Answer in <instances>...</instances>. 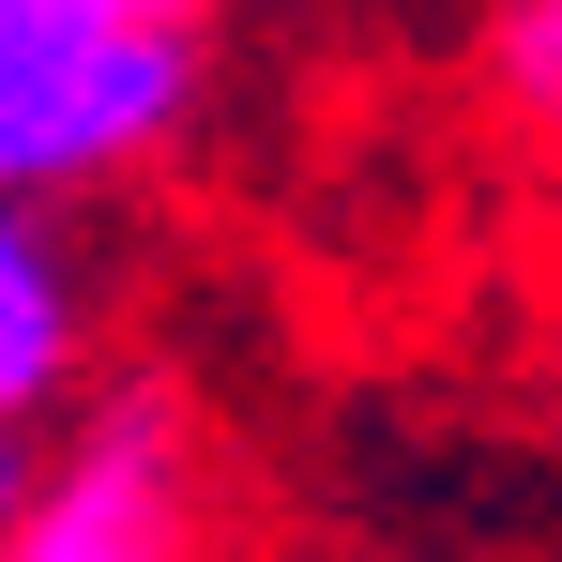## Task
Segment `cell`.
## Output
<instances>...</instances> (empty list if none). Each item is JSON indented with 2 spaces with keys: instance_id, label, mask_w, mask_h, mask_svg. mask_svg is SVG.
I'll return each instance as SVG.
<instances>
[{
  "instance_id": "1",
  "label": "cell",
  "mask_w": 562,
  "mask_h": 562,
  "mask_svg": "<svg viewBox=\"0 0 562 562\" xmlns=\"http://www.w3.org/2000/svg\"><path fill=\"white\" fill-rule=\"evenodd\" d=\"M198 61L183 15H106V0H0V183L61 198L137 168L183 122Z\"/></svg>"
},
{
  "instance_id": "2",
  "label": "cell",
  "mask_w": 562,
  "mask_h": 562,
  "mask_svg": "<svg viewBox=\"0 0 562 562\" xmlns=\"http://www.w3.org/2000/svg\"><path fill=\"white\" fill-rule=\"evenodd\" d=\"M198 441L183 411L137 380V395H92V426L61 441L46 471H15V517H0V548L15 562H153L198 532Z\"/></svg>"
},
{
  "instance_id": "3",
  "label": "cell",
  "mask_w": 562,
  "mask_h": 562,
  "mask_svg": "<svg viewBox=\"0 0 562 562\" xmlns=\"http://www.w3.org/2000/svg\"><path fill=\"white\" fill-rule=\"evenodd\" d=\"M61 380H77V289H61V244L15 213L0 228V426H31Z\"/></svg>"
},
{
  "instance_id": "4",
  "label": "cell",
  "mask_w": 562,
  "mask_h": 562,
  "mask_svg": "<svg viewBox=\"0 0 562 562\" xmlns=\"http://www.w3.org/2000/svg\"><path fill=\"white\" fill-rule=\"evenodd\" d=\"M502 77L532 122H562V0H502Z\"/></svg>"
},
{
  "instance_id": "5",
  "label": "cell",
  "mask_w": 562,
  "mask_h": 562,
  "mask_svg": "<svg viewBox=\"0 0 562 562\" xmlns=\"http://www.w3.org/2000/svg\"><path fill=\"white\" fill-rule=\"evenodd\" d=\"M106 15H198V0H106Z\"/></svg>"
}]
</instances>
